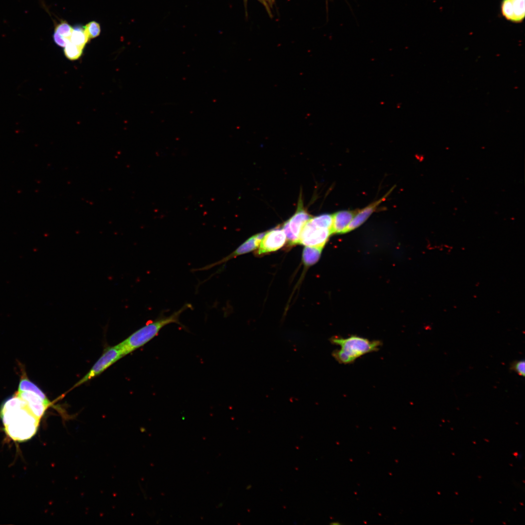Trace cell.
Wrapping results in <instances>:
<instances>
[{"label":"cell","instance_id":"cell-1","mask_svg":"<svg viewBox=\"0 0 525 525\" xmlns=\"http://www.w3.org/2000/svg\"><path fill=\"white\" fill-rule=\"evenodd\" d=\"M0 417L5 433L12 440L19 442L31 438L36 434L40 420L16 394L1 404Z\"/></svg>","mask_w":525,"mask_h":525},{"label":"cell","instance_id":"cell-2","mask_svg":"<svg viewBox=\"0 0 525 525\" xmlns=\"http://www.w3.org/2000/svg\"><path fill=\"white\" fill-rule=\"evenodd\" d=\"M192 307L191 304L186 303L169 315H165L163 313H161L154 320L148 322L144 326L136 330L119 343L124 355L130 353L147 344L157 336L160 330L167 325L176 323L183 326L179 321V317L185 311Z\"/></svg>","mask_w":525,"mask_h":525},{"label":"cell","instance_id":"cell-3","mask_svg":"<svg viewBox=\"0 0 525 525\" xmlns=\"http://www.w3.org/2000/svg\"><path fill=\"white\" fill-rule=\"evenodd\" d=\"M331 342L340 347L332 352L333 357L339 363L345 365L353 363L367 353L378 350L382 345L379 340H369L356 335L347 338L334 337Z\"/></svg>","mask_w":525,"mask_h":525},{"label":"cell","instance_id":"cell-4","mask_svg":"<svg viewBox=\"0 0 525 525\" xmlns=\"http://www.w3.org/2000/svg\"><path fill=\"white\" fill-rule=\"evenodd\" d=\"M332 233V229L315 223L311 217L303 226L298 244L323 248Z\"/></svg>","mask_w":525,"mask_h":525},{"label":"cell","instance_id":"cell-5","mask_svg":"<svg viewBox=\"0 0 525 525\" xmlns=\"http://www.w3.org/2000/svg\"><path fill=\"white\" fill-rule=\"evenodd\" d=\"M124 355L119 344L108 347L94 364L90 370L73 386L77 387L99 375Z\"/></svg>","mask_w":525,"mask_h":525},{"label":"cell","instance_id":"cell-6","mask_svg":"<svg viewBox=\"0 0 525 525\" xmlns=\"http://www.w3.org/2000/svg\"><path fill=\"white\" fill-rule=\"evenodd\" d=\"M311 217L304 209L302 202L300 199L296 212L283 224L282 228L290 244L293 245L298 244L301 230Z\"/></svg>","mask_w":525,"mask_h":525},{"label":"cell","instance_id":"cell-7","mask_svg":"<svg viewBox=\"0 0 525 525\" xmlns=\"http://www.w3.org/2000/svg\"><path fill=\"white\" fill-rule=\"evenodd\" d=\"M265 233V232H262L255 235L247 239L233 252L226 257L214 262L207 264L201 268L193 269L192 270L193 271L208 270L213 267L225 263L236 257L250 252L259 246L260 243Z\"/></svg>","mask_w":525,"mask_h":525},{"label":"cell","instance_id":"cell-8","mask_svg":"<svg viewBox=\"0 0 525 525\" xmlns=\"http://www.w3.org/2000/svg\"><path fill=\"white\" fill-rule=\"evenodd\" d=\"M286 240L282 228H277L265 232L259 245L257 253L261 255L277 250L284 245Z\"/></svg>","mask_w":525,"mask_h":525},{"label":"cell","instance_id":"cell-9","mask_svg":"<svg viewBox=\"0 0 525 525\" xmlns=\"http://www.w3.org/2000/svg\"><path fill=\"white\" fill-rule=\"evenodd\" d=\"M501 12L507 20L521 23L525 16V0H502Z\"/></svg>","mask_w":525,"mask_h":525},{"label":"cell","instance_id":"cell-10","mask_svg":"<svg viewBox=\"0 0 525 525\" xmlns=\"http://www.w3.org/2000/svg\"><path fill=\"white\" fill-rule=\"evenodd\" d=\"M16 394L26 403L31 412L40 420L51 404L49 400H45L36 393L31 391H18Z\"/></svg>","mask_w":525,"mask_h":525},{"label":"cell","instance_id":"cell-11","mask_svg":"<svg viewBox=\"0 0 525 525\" xmlns=\"http://www.w3.org/2000/svg\"><path fill=\"white\" fill-rule=\"evenodd\" d=\"M394 187H392L384 196L380 199L370 204L368 206L362 210H359L357 213L354 216L351 221L349 224L344 231V233H347L355 229L363 224L376 209L377 207L384 201L392 192Z\"/></svg>","mask_w":525,"mask_h":525},{"label":"cell","instance_id":"cell-12","mask_svg":"<svg viewBox=\"0 0 525 525\" xmlns=\"http://www.w3.org/2000/svg\"><path fill=\"white\" fill-rule=\"evenodd\" d=\"M358 210H344L332 214V233H344L345 230L351 221Z\"/></svg>","mask_w":525,"mask_h":525},{"label":"cell","instance_id":"cell-13","mask_svg":"<svg viewBox=\"0 0 525 525\" xmlns=\"http://www.w3.org/2000/svg\"><path fill=\"white\" fill-rule=\"evenodd\" d=\"M322 248L306 246L302 254L304 264L306 266H310L315 263L320 258Z\"/></svg>","mask_w":525,"mask_h":525},{"label":"cell","instance_id":"cell-14","mask_svg":"<svg viewBox=\"0 0 525 525\" xmlns=\"http://www.w3.org/2000/svg\"><path fill=\"white\" fill-rule=\"evenodd\" d=\"M18 391H31L36 393L45 400H49L44 392L35 384L31 381L26 375L23 374L20 380Z\"/></svg>","mask_w":525,"mask_h":525},{"label":"cell","instance_id":"cell-15","mask_svg":"<svg viewBox=\"0 0 525 525\" xmlns=\"http://www.w3.org/2000/svg\"><path fill=\"white\" fill-rule=\"evenodd\" d=\"M89 40L85 32L84 27L77 25L73 28V31L70 37V42L71 43L84 49Z\"/></svg>","mask_w":525,"mask_h":525},{"label":"cell","instance_id":"cell-16","mask_svg":"<svg viewBox=\"0 0 525 525\" xmlns=\"http://www.w3.org/2000/svg\"><path fill=\"white\" fill-rule=\"evenodd\" d=\"M83 48L70 42L64 47V53L67 58L71 60L78 59L82 55Z\"/></svg>","mask_w":525,"mask_h":525},{"label":"cell","instance_id":"cell-17","mask_svg":"<svg viewBox=\"0 0 525 525\" xmlns=\"http://www.w3.org/2000/svg\"><path fill=\"white\" fill-rule=\"evenodd\" d=\"M73 27L70 24L65 20H62L55 25L54 33L70 39Z\"/></svg>","mask_w":525,"mask_h":525},{"label":"cell","instance_id":"cell-18","mask_svg":"<svg viewBox=\"0 0 525 525\" xmlns=\"http://www.w3.org/2000/svg\"><path fill=\"white\" fill-rule=\"evenodd\" d=\"M84 31L89 40L99 35L101 33V27L97 22L91 21L84 27Z\"/></svg>","mask_w":525,"mask_h":525},{"label":"cell","instance_id":"cell-19","mask_svg":"<svg viewBox=\"0 0 525 525\" xmlns=\"http://www.w3.org/2000/svg\"><path fill=\"white\" fill-rule=\"evenodd\" d=\"M510 370L515 371L518 375L524 377L525 373V362L523 360L513 362L510 367Z\"/></svg>","mask_w":525,"mask_h":525},{"label":"cell","instance_id":"cell-20","mask_svg":"<svg viewBox=\"0 0 525 525\" xmlns=\"http://www.w3.org/2000/svg\"><path fill=\"white\" fill-rule=\"evenodd\" d=\"M52 37L55 43L61 47H65L70 42V39L63 37L55 33H53Z\"/></svg>","mask_w":525,"mask_h":525},{"label":"cell","instance_id":"cell-21","mask_svg":"<svg viewBox=\"0 0 525 525\" xmlns=\"http://www.w3.org/2000/svg\"><path fill=\"white\" fill-rule=\"evenodd\" d=\"M258 0L260 2H261L262 4H263V5L265 7L266 10L268 11H269L268 12L270 14V10H269V7L268 5V4H267V3L265 1V0Z\"/></svg>","mask_w":525,"mask_h":525},{"label":"cell","instance_id":"cell-22","mask_svg":"<svg viewBox=\"0 0 525 525\" xmlns=\"http://www.w3.org/2000/svg\"><path fill=\"white\" fill-rule=\"evenodd\" d=\"M264 0L267 3V4L269 6V7H272L273 5L274 4V3L275 2V0Z\"/></svg>","mask_w":525,"mask_h":525},{"label":"cell","instance_id":"cell-23","mask_svg":"<svg viewBox=\"0 0 525 525\" xmlns=\"http://www.w3.org/2000/svg\"><path fill=\"white\" fill-rule=\"evenodd\" d=\"M522 455L521 453H518V458L520 460L522 459Z\"/></svg>","mask_w":525,"mask_h":525},{"label":"cell","instance_id":"cell-24","mask_svg":"<svg viewBox=\"0 0 525 525\" xmlns=\"http://www.w3.org/2000/svg\"><path fill=\"white\" fill-rule=\"evenodd\" d=\"M251 488V485H249L247 486L246 489H247V490L249 489V490Z\"/></svg>","mask_w":525,"mask_h":525}]
</instances>
